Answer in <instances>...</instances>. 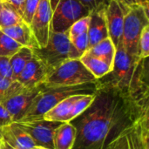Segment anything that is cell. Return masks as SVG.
<instances>
[{
  "mask_svg": "<svg viewBox=\"0 0 149 149\" xmlns=\"http://www.w3.org/2000/svg\"><path fill=\"white\" fill-rule=\"evenodd\" d=\"M148 113L117 90L97 87L92 104L71 121L77 130L72 149H108Z\"/></svg>",
  "mask_w": 149,
  "mask_h": 149,
  "instance_id": "cell-1",
  "label": "cell"
},
{
  "mask_svg": "<svg viewBox=\"0 0 149 149\" xmlns=\"http://www.w3.org/2000/svg\"><path fill=\"white\" fill-rule=\"evenodd\" d=\"M148 58L131 56L119 44L112 71L97 79L96 86L115 89L142 108L148 109Z\"/></svg>",
  "mask_w": 149,
  "mask_h": 149,
  "instance_id": "cell-2",
  "label": "cell"
},
{
  "mask_svg": "<svg viewBox=\"0 0 149 149\" xmlns=\"http://www.w3.org/2000/svg\"><path fill=\"white\" fill-rule=\"evenodd\" d=\"M96 91V83H88L73 86H45L35 98L24 117L18 121L42 120L48 111L65 98L76 94H95Z\"/></svg>",
  "mask_w": 149,
  "mask_h": 149,
  "instance_id": "cell-3",
  "label": "cell"
},
{
  "mask_svg": "<svg viewBox=\"0 0 149 149\" xmlns=\"http://www.w3.org/2000/svg\"><path fill=\"white\" fill-rule=\"evenodd\" d=\"M149 25L148 6L135 4L125 14L122 36L120 43L131 56H138V42L142 30Z\"/></svg>",
  "mask_w": 149,
  "mask_h": 149,
  "instance_id": "cell-4",
  "label": "cell"
},
{
  "mask_svg": "<svg viewBox=\"0 0 149 149\" xmlns=\"http://www.w3.org/2000/svg\"><path fill=\"white\" fill-rule=\"evenodd\" d=\"M96 81L79 59H68L48 74L44 85L46 87L73 86Z\"/></svg>",
  "mask_w": 149,
  "mask_h": 149,
  "instance_id": "cell-5",
  "label": "cell"
},
{
  "mask_svg": "<svg viewBox=\"0 0 149 149\" xmlns=\"http://www.w3.org/2000/svg\"><path fill=\"white\" fill-rule=\"evenodd\" d=\"M36 56L48 69L49 73L65 61L70 59L71 41L65 32L52 31L45 47L31 49Z\"/></svg>",
  "mask_w": 149,
  "mask_h": 149,
  "instance_id": "cell-6",
  "label": "cell"
},
{
  "mask_svg": "<svg viewBox=\"0 0 149 149\" xmlns=\"http://www.w3.org/2000/svg\"><path fill=\"white\" fill-rule=\"evenodd\" d=\"M51 4L53 32H65L74 22L90 14V11L77 0H51Z\"/></svg>",
  "mask_w": 149,
  "mask_h": 149,
  "instance_id": "cell-7",
  "label": "cell"
},
{
  "mask_svg": "<svg viewBox=\"0 0 149 149\" xmlns=\"http://www.w3.org/2000/svg\"><path fill=\"white\" fill-rule=\"evenodd\" d=\"M95 94H76L69 96L48 111L43 119L49 121L68 123L79 116L93 101Z\"/></svg>",
  "mask_w": 149,
  "mask_h": 149,
  "instance_id": "cell-8",
  "label": "cell"
},
{
  "mask_svg": "<svg viewBox=\"0 0 149 149\" xmlns=\"http://www.w3.org/2000/svg\"><path fill=\"white\" fill-rule=\"evenodd\" d=\"M15 123L30 135L36 147L46 149H53L54 131L62 124L60 122L49 121L45 119L16 121Z\"/></svg>",
  "mask_w": 149,
  "mask_h": 149,
  "instance_id": "cell-9",
  "label": "cell"
},
{
  "mask_svg": "<svg viewBox=\"0 0 149 149\" xmlns=\"http://www.w3.org/2000/svg\"><path fill=\"white\" fill-rule=\"evenodd\" d=\"M52 8L51 0H40L38 9L30 24V28L38 48L45 47L48 42L52 30Z\"/></svg>",
  "mask_w": 149,
  "mask_h": 149,
  "instance_id": "cell-10",
  "label": "cell"
},
{
  "mask_svg": "<svg viewBox=\"0 0 149 149\" xmlns=\"http://www.w3.org/2000/svg\"><path fill=\"white\" fill-rule=\"evenodd\" d=\"M44 87L45 85L42 84L34 88H24L21 92L0 103L10 115L12 122L18 121L24 117L35 98L44 89Z\"/></svg>",
  "mask_w": 149,
  "mask_h": 149,
  "instance_id": "cell-11",
  "label": "cell"
},
{
  "mask_svg": "<svg viewBox=\"0 0 149 149\" xmlns=\"http://www.w3.org/2000/svg\"><path fill=\"white\" fill-rule=\"evenodd\" d=\"M127 11L118 0H108L106 8L108 37L115 47L118 46L122 36L124 17Z\"/></svg>",
  "mask_w": 149,
  "mask_h": 149,
  "instance_id": "cell-12",
  "label": "cell"
},
{
  "mask_svg": "<svg viewBox=\"0 0 149 149\" xmlns=\"http://www.w3.org/2000/svg\"><path fill=\"white\" fill-rule=\"evenodd\" d=\"M48 74L49 71L45 65L33 55L16 80L24 88H34L44 84Z\"/></svg>",
  "mask_w": 149,
  "mask_h": 149,
  "instance_id": "cell-13",
  "label": "cell"
},
{
  "mask_svg": "<svg viewBox=\"0 0 149 149\" xmlns=\"http://www.w3.org/2000/svg\"><path fill=\"white\" fill-rule=\"evenodd\" d=\"M106 5H102L89 14V25L87 30L88 49L92 48L100 41L109 38L107 24Z\"/></svg>",
  "mask_w": 149,
  "mask_h": 149,
  "instance_id": "cell-14",
  "label": "cell"
},
{
  "mask_svg": "<svg viewBox=\"0 0 149 149\" xmlns=\"http://www.w3.org/2000/svg\"><path fill=\"white\" fill-rule=\"evenodd\" d=\"M0 137L3 141L15 149H32L36 147L30 135L15 122L4 126Z\"/></svg>",
  "mask_w": 149,
  "mask_h": 149,
  "instance_id": "cell-15",
  "label": "cell"
},
{
  "mask_svg": "<svg viewBox=\"0 0 149 149\" xmlns=\"http://www.w3.org/2000/svg\"><path fill=\"white\" fill-rule=\"evenodd\" d=\"M7 36L12 38L17 43L20 44L22 46L29 47L31 49L38 48L37 43L31 32V30L28 24L24 22L17 24L16 25L0 29Z\"/></svg>",
  "mask_w": 149,
  "mask_h": 149,
  "instance_id": "cell-16",
  "label": "cell"
},
{
  "mask_svg": "<svg viewBox=\"0 0 149 149\" xmlns=\"http://www.w3.org/2000/svg\"><path fill=\"white\" fill-rule=\"evenodd\" d=\"M77 135L75 127L71 123H62L53 134V149H72Z\"/></svg>",
  "mask_w": 149,
  "mask_h": 149,
  "instance_id": "cell-17",
  "label": "cell"
},
{
  "mask_svg": "<svg viewBox=\"0 0 149 149\" xmlns=\"http://www.w3.org/2000/svg\"><path fill=\"white\" fill-rule=\"evenodd\" d=\"M86 53L102 59L113 68L116 53V47L113 44L112 40L107 38L100 41L92 48L88 49Z\"/></svg>",
  "mask_w": 149,
  "mask_h": 149,
  "instance_id": "cell-18",
  "label": "cell"
},
{
  "mask_svg": "<svg viewBox=\"0 0 149 149\" xmlns=\"http://www.w3.org/2000/svg\"><path fill=\"white\" fill-rule=\"evenodd\" d=\"M79 60L86 69L97 79H101L112 71V67L102 59L85 53Z\"/></svg>",
  "mask_w": 149,
  "mask_h": 149,
  "instance_id": "cell-19",
  "label": "cell"
},
{
  "mask_svg": "<svg viewBox=\"0 0 149 149\" xmlns=\"http://www.w3.org/2000/svg\"><path fill=\"white\" fill-rule=\"evenodd\" d=\"M33 57L32 50L29 47H21L15 54L10 58V63L13 73V78L16 80L26 64Z\"/></svg>",
  "mask_w": 149,
  "mask_h": 149,
  "instance_id": "cell-20",
  "label": "cell"
},
{
  "mask_svg": "<svg viewBox=\"0 0 149 149\" xmlns=\"http://www.w3.org/2000/svg\"><path fill=\"white\" fill-rule=\"evenodd\" d=\"M22 22H24L22 17L17 10L8 3L3 1L0 8V29L10 27Z\"/></svg>",
  "mask_w": 149,
  "mask_h": 149,
  "instance_id": "cell-21",
  "label": "cell"
},
{
  "mask_svg": "<svg viewBox=\"0 0 149 149\" xmlns=\"http://www.w3.org/2000/svg\"><path fill=\"white\" fill-rule=\"evenodd\" d=\"M24 89V87L17 80L9 79L0 75V103Z\"/></svg>",
  "mask_w": 149,
  "mask_h": 149,
  "instance_id": "cell-22",
  "label": "cell"
},
{
  "mask_svg": "<svg viewBox=\"0 0 149 149\" xmlns=\"http://www.w3.org/2000/svg\"><path fill=\"white\" fill-rule=\"evenodd\" d=\"M71 41V54L70 59H79L88 50V37L87 33L81 34Z\"/></svg>",
  "mask_w": 149,
  "mask_h": 149,
  "instance_id": "cell-23",
  "label": "cell"
},
{
  "mask_svg": "<svg viewBox=\"0 0 149 149\" xmlns=\"http://www.w3.org/2000/svg\"><path fill=\"white\" fill-rule=\"evenodd\" d=\"M21 47L23 46L20 44L14 41L0 30V57L10 58Z\"/></svg>",
  "mask_w": 149,
  "mask_h": 149,
  "instance_id": "cell-24",
  "label": "cell"
},
{
  "mask_svg": "<svg viewBox=\"0 0 149 149\" xmlns=\"http://www.w3.org/2000/svg\"><path fill=\"white\" fill-rule=\"evenodd\" d=\"M89 20H90L89 16H86V17H84L79 20H77L76 22H74L70 26V28L67 30L69 38L72 39V38H74L81 35V34L87 33Z\"/></svg>",
  "mask_w": 149,
  "mask_h": 149,
  "instance_id": "cell-25",
  "label": "cell"
},
{
  "mask_svg": "<svg viewBox=\"0 0 149 149\" xmlns=\"http://www.w3.org/2000/svg\"><path fill=\"white\" fill-rule=\"evenodd\" d=\"M138 56L141 58L149 57V25H147L141 31L138 42Z\"/></svg>",
  "mask_w": 149,
  "mask_h": 149,
  "instance_id": "cell-26",
  "label": "cell"
},
{
  "mask_svg": "<svg viewBox=\"0 0 149 149\" xmlns=\"http://www.w3.org/2000/svg\"><path fill=\"white\" fill-rule=\"evenodd\" d=\"M39 1L40 0H25L24 10H23V14H22V19L29 26L38 9Z\"/></svg>",
  "mask_w": 149,
  "mask_h": 149,
  "instance_id": "cell-27",
  "label": "cell"
},
{
  "mask_svg": "<svg viewBox=\"0 0 149 149\" xmlns=\"http://www.w3.org/2000/svg\"><path fill=\"white\" fill-rule=\"evenodd\" d=\"M0 75L6 79L15 80L10 63V58L0 57Z\"/></svg>",
  "mask_w": 149,
  "mask_h": 149,
  "instance_id": "cell-28",
  "label": "cell"
},
{
  "mask_svg": "<svg viewBox=\"0 0 149 149\" xmlns=\"http://www.w3.org/2000/svg\"><path fill=\"white\" fill-rule=\"evenodd\" d=\"M77 1L79 2L85 8H86L90 11V13L94 10H96L97 8L102 5H106L108 2V0H77Z\"/></svg>",
  "mask_w": 149,
  "mask_h": 149,
  "instance_id": "cell-29",
  "label": "cell"
},
{
  "mask_svg": "<svg viewBox=\"0 0 149 149\" xmlns=\"http://www.w3.org/2000/svg\"><path fill=\"white\" fill-rule=\"evenodd\" d=\"M11 122H12V120H11L10 115L6 111V109L3 107V105L0 104V134H1L2 128L6 125L10 124Z\"/></svg>",
  "mask_w": 149,
  "mask_h": 149,
  "instance_id": "cell-30",
  "label": "cell"
},
{
  "mask_svg": "<svg viewBox=\"0 0 149 149\" xmlns=\"http://www.w3.org/2000/svg\"><path fill=\"white\" fill-rule=\"evenodd\" d=\"M127 132L125 133L123 135H121L119 138V140H118L119 149H133L130 139H129V136L127 134Z\"/></svg>",
  "mask_w": 149,
  "mask_h": 149,
  "instance_id": "cell-31",
  "label": "cell"
},
{
  "mask_svg": "<svg viewBox=\"0 0 149 149\" xmlns=\"http://www.w3.org/2000/svg\"><path fill=\"white\" fill-rule=\"evenodd\" d=\"M3 1L8 3L9 4H10L12 7H14L17 10V11L19 13V15L22 17L25 0H3Z\"/></svg>",
  "mask_w": 149,
  "mask_h": 149,
  "instance_id": "cell-32",
  "label": "cell"
},
{
  "mask_svg": "<svg viewBox=\"0 0 149 149\" xmlns=\"http://www.w3.org/2000/svg\"><path fill=\"white\" fill-rule=\"evenodd\" d=\"M118 1H119V2L121 3V5H122L125 9H127V10H128L130 7L135 5V4H138L137 0H118Z\"/></svg>",
  "mask_w": 149,
  "mask_h": 149,
  "instance_id": "cell-33",
  "label": "cell"
},
{
  "mask_svg": "<svg viewBox=\"0 0 149 149\" xmlns=\"http://www.w3.org/2000/svg\"><path fill=\"white\" fill-rule=\"evenodd\" d=\"M138 4L142 6H149V0H137Z\"/></svg>",
  "mask_w": 149,
  "mask_h": 149,
  "instance_id": "cell-34",
  "label": "cell"
},
{
  "mask_svg": "<svg viewBox=\"0 0 149 149\" xmlns=\"http://www.w3.org/2000/svg\"><path fill=\"white\" fill-rule=\"evenodd\" d=\"M1 149H15V148H13L12 147H10V145H8L6 142H4V141H2V148Z\"/></svg>",
  "mask_w": 149,
  "mask_h": 149,
  "instance_id": "cell-35",
  "label": "cell"
},
{
  "mask_svg": "<svg viewBox=\"0 0 149 149\" xmlns=\"http://www.w3.org/2000/svg\"><path fill=\"white\" fill-rule=\"evenodd\" d=\"M119 140V139H118ZM118 140L113 142V144L108 149H119V144H118Z\"/></svg>",
  "mask_w": 149,
  "mask_h": 149,
  "instance_id": "cell-36",
  "label": "cell"
},
{
  "mask_svg": "<svg viewBox=\"0 0 149 149\" xmlns=\"http://www.w3.org/2000/svg\"><path fill=\"white\" fill-rule=\"evenodd\" d=\"M2 148V139L0 138V149Z\"/></svg>",
  "mask_w": 149,
  "mask_h": 149,
  "instance_id": "cell-37",
  "label": "cell"
},
{
  "mask_svg": "<svg viewBox=\"0 0 149 149\" xmlns=\"http://www.w3.org/2000/svg\"><path fill=\"white\" fill-rule=\"evenodd\" d=\"M32 149H46V148H38V147H35L34 148Z\"/></svg>",
  "mask_w": 149,
  "mask_h": 149,
  "instance_id": "cell-38",
  "label": "cell"
},
{
  "mask_svg": "<svg viewBox=\"0 0 149 149\" xmlns=\"http://www.w3.org/2000/svg\"><path fill=\"white\" fill-rule=\"evenodd\" d=\"M2 3H3V1H1V0H0V8H1V5H2Z\"/></svg>",
  "mask_w": 149,
  "mask_h": 149,
  "instance_id": "cell-39",
  "label": "cell"
},
{
  "mask_svg": "<svg viewBox=\"0 0 149 149\" xmlns=\"http://www.w3.org/2000/svg\"><path fill=\"white\" fill-rule=\"evenodd\" d=\"M1 1H3V0H1Z\"/></svg>",
  "mask_w": 149,
  "mask_h": 149,
  "instance_id": "cell-40",
  "label": "cell"
}]
</instances>
